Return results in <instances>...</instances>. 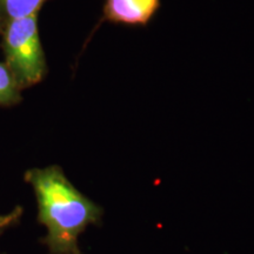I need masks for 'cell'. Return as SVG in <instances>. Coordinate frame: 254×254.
<instances>
[{"instance_id":"obj_1","label":"cell","mask_w":254,"mask_h":254,"mask_svg":"<svg viewBox=\"0 0 254 254\" xmlns=\"http://www.w3.org/2000/svg\"><path fill=\"white\" fill-rule=\"evenodd\" d=\"M25 180L36 193L38 220L46 227L50 254H82L79 237L90 225L99 224L103 209L72 185L59 166L32 168Z\"/></svg>"},{"instance_id":"obj_2","label":"cell","mask_w":254,"mask_h":254,"mask_svg":"<svg viewBox=\"0 0 254 254\" xmlns=\"http://www.w3.org/2000/svg\"><path fill=\"white\" fill-rule=\"evenodd\" d=\"M6 66L20 88L43 80L47 64L38 28V13L11 19L4 28Z\"/></svg>"},{"instance_id":"obj_3","label":"cell","mask_w":254,"mask_h":254,"mask_svg":"<svg viewBox=\"0 0 254 254\" xmlns=\"http://www.w3.org/2000/svg\"><path fill=\"white\" fill-rule=\"evenodd\" d=\"M160 0H105L100 23L146 26L160 8Z\"/></svg>"},{"instance_id":"obj_4","label":"cell","mask_w":254,"mask_h":254,"mask_svg":"<svg viewBox=\"0 0 254 254\" xmlns=\"http://www.w3.org/2000/svg\"><path fill=\"white\" fill-rule=\"evenodd\" d=\"M47 0H0V18L6 21L11 19L37 14Z\"/></svg>"},{"instance_id":"obj_5","label":"cell","mask_w":254,"mask_h":254,"mask_svg":"<svg viewBox=\"0 0 254 254\" xmlns=\"http://www.w3.org/2000/svg\"><path fill=\"white\" fill-rule=\"evenodd\" d=\"M20 87L6 64L0 63V105H13L20 101Z\"/></svg>"},{"instance_id":"obj_6","label":"cell","mask_w":254,"mask_h":254,"mask_svg":"<svg viewBox=\"0 0 254 254\" xmlns=\"http://www.w3.org/2000/svg\"><path fill=\"white\" fill-rule=\"evenodd\" d=\"M21 213H23V208L17 207L14 208L11 213L0 215V234H1L5 230H7L9 226L14 225L15 222L20 219Z\"/></svg>"},{"instance_id":"obj_7","label":"cell","mask_w":254,"mask_h":254,"mask_svg":"<svg viewBox=\"0 0 254 254\" xmlns=\"http://www.w3.org/2000/svg\"><path fill=\"white\" fill-rule=\"evenodd\" d=\"M1 21H2V20H1V18H0V23H1Z\"/></svg>"}]
</instances>
